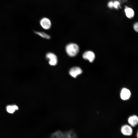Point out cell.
<instances>
[{
  "label": "cell",
  "instance_id": "obj_1",
  "mask_svg": "<svg viewBox=\"0 0 138 138\" xmlns=\"http://www.w3.org/2000/svg\"><path fill=\"white\" fill-rule=\"evenodd\" d=\"M50 138H77V136L73 130L64 131L58 130L52 133Z\"/></svg>",
  "mask_w": 138,
  "mask_h": 138
},
{
  "label": "cell",
  "instance_id": "obj_2",
  "mask_svg": "<svg viewBox=\"0 0 138 138\" xmlns=\"http://www.w3.org/2000/svg\"><path fill=\"white\" fill-rule=\"evenodd\" d=\"M79 50L78 45L73 43L68 44L65 47V50L67 54L70 57H74L76 56L78 53Z\"/></svg>",
  "mask_w": 138,
  "mask_h": 138
},
{
  "label": "cell",
  "instance_id": "obj_3",
  "mask_svg": "<svg viewBox=\"0 0 138 138\" xmlns=\"http://www.w3.org/2000/svg\"><path fill=\"white\" fill-rule=\"evenodd\" d=\"M120 131L122 135L126 136H131L133 133L132 127L129 124H124L121 127Z\"/></svg>",
  "mask_w": 138,
  "mask_h": 138
},
{
  "label": "cell",
  "instance_id": "obj_4",
  "mask_svg": "<svg viewBox=\"0 0 138 138\" xmlns=\"http://www.w3.org/2000/svg\"><path fill=\"white\" fill-rule=\"evenodd\" d=\"M46 56L47 59L48 60L49 63L50 65L55 66L57 64V58L54 54L51 52L48 53L46 54Z\"/></svg>",
  "mask_w": 138,
  "mask_h": 138
},
{
  "label": "cell",
  "instance_id": "obj_5",
  "mask_svg": "<svg viewBox=\"0 0 138 138\" xmlns=\"http://www.w3.org/2000/svg\"><path fill=\"white\" fill-rule=\"evenodd\" d=\"M131 96V93L130 90L126 88L122 89L120 93V96L121 99L123 100H128Z\"/></svg>",
  "mask_w": 138,
  "mask_h": 138
},
{
  "label": "cell",
  "instance_id": "obj_6",
  "mask_svg": "<svg viewBox=\"0 0 138 138\" xmlns=\"http://www.w3.org/2000/svg\"><path fill=\"white\" fill-rule=\"evenodd\" d=\"M82 71L79 67H74L70 69L69 71L70 75L74 78H76L78 76L81 74Z\"/></svg>",
  "mask_w": 138,
  "mask_h": 138
},
{
  "label": "cell",
  "instance_id": "obj_7",
  "mask_svg": "<svg viewBox=\"0 0 138 138\" xmlns=\"http://www.w3.org/2000/svg\"><path fill=\"white\" fill-rule=\"evenodd\" d=\"M40 24L43 29L46 30L49 29L51 26L50 20L47 18L42 19L40 21Z\"/></svg>",
  "mask_w": 138,
  "mask_h": 138
},
{
  "label": "cell",
  "instance_id": "obj_8",
  "mask_svg": "<svg viewBox=\"0 0 138 138\" xmlns=\"http://www.w3.org/2000/svg\"><path fill=\"white\" fill-rule=\"evenodd\" d=\"M83 58L88 60L90 62H92L94 60L95 55L93 52L91 51H87L85 52L83 54Z\"/></svg>",
  "mask_w": 138,
  "mask_h": 138
},
{
  "label": "cell",
  "instance_id": "obj_9",
  "mask_svg": "<svg viewBox=\"0 0 138 138\" xmlns=\"http://www.w3.org/2000/svg\"><path fill=\"white\" fill-rule=\"evenodd\" d=\"M128 122L132 127H135L138 124V117L136 115L130 116L128 119Z\"/></svg>",
  "mask_w": 138,
  "mask_h": 138
},
{
  "label": "cell",
  "instance_id": "obj_10",
  "mask_svg": "<svg viewBox=\"0 0 138 138\" xmlns=\"http://www.w3.org/2000/svg\"><path fill=\"white\" fill-rule=\"evenodd\" d=\"M124 11L126 16L128 18H131L134 16V11L131 8L126 7L125 8Z\"/></svg>",
  "mask_w": 138,
  "mask_h": 138
},
{
  "label": "cell",
  "instance_id": "obj_11",
  "mask_svg": "<svg viewBox=\"0 0 138 138\" xmlns=\"http://www.w3.org/2000/svg\"><path fill=\"white\" fill-rule=\"evenodd\" d=\"M17 106L14 105H8L6 107V110L7 112L10 113H13L16 110L18 109Z\"/></svg>",
  "mask_w": 138,
  "mask_h": 138
},
{
  "label": "cell",
  "instance_id": "obj_12",
  "mask_svg": "<svg viewBox=\"0 0 138 138\" xmlns=\"http://www.w3.org/2000/svg\"><path fill=\"white\" fill-rule=\"evenodd\" d=\"M34 32L36 34L43 38L47 39H49L50 38V36L44 32L36 31H34Z\"/></svg>",
  "mask_w": 138,
  "mask_h": 138
},
{
  "label": "cell",
  "instance_id": "obj_13",
  "mask_svg": "<svg viewBox=\"0 0 138 138\" xmlns=\"http://www.w3.org/2000/svg\"><path fill=\"white\" fill-rule=\"evenodd\" d=\"M120 5V3L118 1H116L113 2V7L116 9H118Z\"/></svg>",
  "mask_w": 138,
  "mask_h": 138
},
{
  "label": "cell",
  "instance_id": "obj_14",
  "mask_svg": "<svg viewBox=\"0 0 138 138\" xmlns=\"http://www.w3.org/2000/svg\"><path fill=\"white\" fill-rule=\"evenodd\" d=\"M134 29V30L136 31H138V24L137 22L135 23L133 26Z\"/></svg>",
  "mask_w": 138,
  "mask_h": 138
},
{
  "label": "cell",
  "instance_id": "obj_15",
  "mask_svg": "<svg viewBox=\"0 0 138 138\" xmlns=\"http://www.w3.org/2000/svg\"><path fill=\"white\" fill-rule=\"evenodd\" d=\"M108 7L110 8H112L113 7V2L111 1L109 2L108 4Z\"/></svg>",
  "mask_w": 138,
  "mask_h": 138
}]
</instances>
